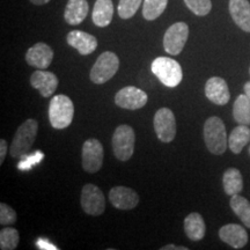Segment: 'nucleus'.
<instances>
[{
    "label": "nucleus",
    "mask_w": 250,
    "mask_h": 250,
    "mask_svg": "<svg viewBox=\"0 0 250 250\" xmlns=\"http://www.w3.org/2000/svg\"><path fill=\"white\" fill-rule=\"evenodd\" d=\"M153 74L160 80L162 85L169 88L179 86L182 81L183 72L181 65L169 57H158L151 65Z\"/></svg>",
    "instance_id": "20e7f679"
},
{
    "label": "nucleus",
    "mask_w": 250,
    "mask_h": 250,
    "mask_svg": "<svg viewBox=\"0 0 250 250\" xmlns=\"http://www.w3.org/2000/svg\"><path fill=\"white\" fill-rule=\"evenodd\" d=\"M20 241L19 232L13 227H5L0 230V249L14 250Z\"/></svg>",
    "instance_id": "bb28decb"
},
{
    "label": "nucleus",
    "mask_w": 250,
    "mask_h": 250,
    "mask_svg": "<svg viewBox=\"0 0 250 250\" xmlns=\"http://www.w3.org/2000/svg\"><path fill=\"white\" fill-rule=\"evenodd\" d=\"M37 131H39V123L36 120L29 118L19 126L14 134L13 142L11 144L9 154L14 159H22L28 155L35 143Z\"/></svg>",
    "instance_id": "f257e3e1"
},
{
    "label": "nucleus",
    "mask_w": 250,
    "mask_h": 250,
    "mask_svg": "<svg viewBox=\"0 0 250 250\" xmlns=\"http://www.w3.org/2000/svg\"><path fill=\"white\" fill-rule=\"evenodd\" d=\"M249 72H250V70H249Z\"/></svg>",
    "instance_id": "4c0bfd02"
},
{
    "label": "nucleus",
    "mask_w": 250,
    "mask_h": 250,
    "mask_svg": "<svg viewBox=\"0 0 250 250\" xmlns=\"http://www.w3.org/2000/svg\"><path fill=\"white\" fill-rule=\"evenodd\" d=\"M161 250H188V248L187 247H176L174 245H168V246L162 247Z\"/></svg>",
    "instance_id": "72a5a7b5"
},
{
    "label": "nucleus",
    "mask_w": 250,
    "mask_h": 250,
    "mask_svg": "<svg viewBox=\"0 0 250 250\" xmlns=\"http://www.w3.org/2000/svg\"><path fill=\"white\" fill-rule=\"evenodd\" d=\"M221 241L235 249H241L248 243V233L246 228L236 224L225 225L219 230Z\"/></svg>",
    "instance_id": "dca6fc26"
},
{
    "label": "nucleus",
    "mask_w": 250,
    "mask_h": 250,
    "mask_svg": "<svg viewBox=\"0 0 250 250\" xmlns=\"http://www.w3.org/2000/svg\"><path fill=\"white\" fill-rule=\"evenodd\" d=\"M143 0H120L118 4V15L122 19H130L137 13Z\"/></svg>",
    "instance_id": "cd10ccee"
},
{
    "label": "nucleus",
    "mask_w": 250,
    "mask_h": 250,
    "mask_svg": "<svg viewBox=\"0 0 250 250\" xmlns=\"http://www.w3.org/2000/svg\"><path fill=\"white\" fill-rule=\"evenodd\" d=\"M74 116V104L72 100L64 94H59L51 99L49 104V121L55 129L62 130L70 126Z\"/></svg>",
    "instance_id": "7ed1b4c3"
},
{
    "label": "nucleus",
    "mask_w": 250,
    "mask_h": 250,
    "mask_svg": "<svg viewBox=\"0 0 250 250\" xmlns=\"http://www.w3.org/2000/svg\"><path fill=\"white\" fill-rule=\"evenodd\" d=\"M249 153H250V147H249Z\"/></svg>",
    "instance_id": "e433bc0d"
},
{
    "label": "nucleus",
    "mask_w": 250,
    "mask_h": 250,
    "mask_svg": "<svg viewBox=\"0 0 250 250\" xmlns=\"http://www.w3.org/2000/svg\"><path fill=\"white\" fill-rule=\"evenodd\" d=\"M136 134L130 125L122 124L112 136V151L120 161L130 160L134 152Z\"/></svg>",
    "instance_id": "423d86ee"
},
{
    "label": "nucleus",
    "mask_w": 250,
    "mask_h": 250,
    "mask_svg": "<svg viewBox=\"0 0 250 250\" xmlns=\"http://www.w3.org/2000/svg\"><path fill=\"white\" fill-rule=\"evenodd\" d=\"M233 116L236 123L250 125V101L246 94L239 95L234 102Z\"/></svg>",
    "instance_id": "393cba45"
},
{
    "label": "nucleus",
    "mask_w": 250,
    "mask_h": 250,
    "mask_svg": "<svg viewBox=\"0 0 250 250\" xmlns=\"http://www.w3.org/2000/svg\"><path fill=\"white\" fill-rule=\"evenodd\" d=\"M187 7L198 17H205L211 12V0H184Z\"/></svg>",
    "instance_id": "c85d7f7f"
},
{
    "label": "nucleus",
    "mask_w": 250,
    "mask_h": 250,
    "mask_svg": "<svg viewBox=\"0 0 250 250\" xmlns=\"http://www.w3.org/2000/svg\"><path fill=\"white\" fill-rule=\"evenodd\" d=\"M120 68V59L111 51H105L96 59L90 70V80L96 85H102L111 79Z\"/></svg>",
    "instance_id": "39448f33"
},
{
    "label": "nucleus",
    "mask_w": 250,
    "mask_h": 250,
    "mask_svg": "<svg viewBox=\"0 0 250 250\" xmlns=\"http://www.w3.org/2000/svg\"><path fill=\"white\" fill-rule=\"evenodd\" d=\"M154 130L162 143H171L176 136V120L174 112L168 108H161L155 112Z\"/></svg>",
    "instance_id": "6e6552de"
},
{
    "label": "nucleus",
    "mask_w": 250,
    "mask_h": 250,
    "mask_svg": "<svg viewBox=\"0 0 250 250\" xmlns=\"http://www.w3.org/2000/svg\"><path fill=\"white\" fill-rule=\"evenodd\" d=\"M81 206L89 215H100L105 210V198L102 190L94 184H86L81 190Z\"/></svg>",
    "instance_id": "9d476101"
},
{
    "label": "nucleus",
    "mask_w": 250,
    "mask_h": 250,
    "mask_svg": "<svg viewBox=\"0 0 250 250\" xmlns=\"http://www.w3.org/2000/svg\"><path fill=\"white\" fill-rule=\"evenodd\" d=\"M168 0H144L143 17L147 21H153L164 13Z\"/></svg>",
    "instance_id": "a878e982"
},
{
    "label": "nucleus",
    "mask_w": 250,
    "mask_h": 250,
    "mask_svg": "<svg viewBox=\"0 0 250 250\" xmlns=\"http://www.w3.org/2000/svg\"><path fill=\"white\" fill-rule=\"evenodd\" d=\"M7 154V143L5 139L0 140V165L5 160V156Z\"/></svg>",
    "instance_id": "2f4dec72"
},
{
    "label": "nucleus",
    "mask_w": 250,
    "mask_h": 250,
    "mask_svg": "<svg viewBox=\"0 0 250 250\" xmlns=\"http://www.w3.org/2000/svg\"><path fill=\"white\" fill-rule=\"evenodd\" d=\"M104 158V151L101 142L98 139H88L83 143L81 160L83 168L87 173H96L101 169Z\"/></svg>",
    "instance_id": "1a4fd4ad"
},
{
    "label": "nucleus",
    "mask_w": 250,
    "mask_h": 250,
    "mask_svg": "<svg viewBox=\"0 0 250 250\" xmlns=\"http://www.w3.org/2000/svg\"><path fill=\"white\" fill-rule=\"evenodd\" d=\"M89 11L87 0H68L64 12L65 21L71 26H77L85 20Z\"/></svg>",
    "instance_id": "6ab92c4d"
},
{
    "label": "nucleus",
    "mask_w": 250,
    "mask_h": 250,
    "mask_svg": "<svg viewBox=\"0 0 250 250\" xmlns=\"http://www.w3.org/2000/svg\"><path fill=\"white\" fill-rule=\"evenodd\" d=\"M58 78L55 73L44 70H37L31 74L30 85L37 89L43 98H50L54 95L58 87Z\"/></svg>",
    "instance_id": "4468645a"
},
{
    "label": "nucleus",
    "mask_w": 250,
    "mask_h": 250,
    "mask_svg": "<svg viewBox=\"0 0 250 250\" xmlns=\"http://www.w3.org/2000/svg\"><path fill=\"white\" fill-rule=\"evenodd\" d=\"M229 13L236 26L250 33V2L248 0H229Z\"/></svg>",
    "instance_id": "a211bd4d"
},
{
    "label": "nucleus",
    "mask_w": 250,
    "mask_h": 250,
    "mask_svg": "<svg viewBox=\"0 0 250 250\" xmlns=\"http://www.w3.org/2000/svg\"><path fill=\"white\" fill-rule=\"evenodd\" d=\"M250 143V129L248 125L240 124L233 129L228 138V147L234 154H240L247 144Z\"/></svg>",
    "instance_id": "4be33fe9"
},
{
    "label": "nucleus",
    "mask_w": 250,
    "mask_h": 250,
    "mask_svg": "<svg viewBox=\"0 0 250 250\" xmlns=\"http://www.w3.org/2000/svg\"><path fill=\"white\" fill-rule=\"evenodd\" d=\"M114 17V4L112 0H96L93 8V22L98 27H107L110 24Z\"/></svg>",
    "instance_id": "412c9836"
},
{
    "label": "nucleus",
    "mask_w": 250,
    "mask_h": 250,
    "mask_svg": "<svg viewBox=\"0 0 250 250\" xmlns=\"http://www.w3.org/2000/svg\"><path fill=\"white\" fill-rule=\"evenodd\" d=\"M230 208L234 213L239 217L246 227L250 228V202L246 199L245 197L240 196L239 193L232 196V199L229 202Z\"/></svg>",
    "instance_id": "b1692460"
},
{
    "label": "nucleus",
    "mask_w": 250,
    "mask_h": 250,
    "mask_svg": "<svg viewBox=\"0 0 250 250\" xmlns=\"http://www.w3.org/2000/svg\"><path fill=\"white\" fill-rule=\"evenodd\" d=\"M67 43L83 56L93 54L98 48L96 37L83 30L70 31L67 35Z\"/></svg>",
    "instance_id": "f3484780"
},
{
    "label": "nucleus",
    "mask_w": 250,
    "mask_h": 250,
    "mask_svg": "<svg viewBox=\"0 0 250 250\" xmlns=\"http://www.w3.org/2000/svg\"><path fill=\"white\" fill-rule=\"evenodd\" d=\"M205 95L212 103L217 105L227 104L230 93L227 83L223 78L212 77L205 83Z\"/></svg>",
    "instance_id": "2eb2a0df"
},
{
    "label": "nucleus",
    "mask_w": 250,
    "mask_h": 250,
    "mask_svg": "<svg viewBox=\"0 0 250 250\" xmlns=\"http://www.w3.org/2000/svg\"><path fill=\"white\" fill-rule=\"evenodd\" d=\"M189 37V27L186 22H176L168 28L164 36V48L171 56L182 52Z\"/></svg>",
    "instance_id": "0eeeda50"
},
{
    "label": "nucleus",
    "mask_w": 250,
    "mask_h": 250,
    "mask_svg": "<svg viewBox=\"0 0 250 250\" xmlns=\"http://www.w3.org/2000/svg\"><path fill=\"white\" fill-rule=\"evenodd\" d=\"M184 232L191 241H201L204 239L206 226L202 215L197 212L187 215L184 219Z\"/></svg>",
    "instance_id": "aec40b11"
},
{
    "label": "nucleus",
    "mask_w": 250,
    "mask_h": 250,
    "mask_svg": "<svg viewBox=\"0 0 250 250\" xmlns=\"http://www.w3.org/2000/svg\"><path fill=\"white\" fill-rule=\"evenodd\" d=\"M42 159H43V153L37 151L36 153H34L33 155L23 156V161H21V164L19 165L18 167H19V169H22V170L30 169L31 166L35 165V164H39Z\"/></svg>",
    "instance_id": "7c9ffc66"
},
{
    "label": "nucleus",
    "mask_w": 250,
    "mask_h": 250,
    "mask_svg": "<svg viewBox=\"0 0 250 250\" xmlns=\"http://www.w3.org/2000/svg\"><path fill=\"white\" fill-rule=\"evenodd\" d=\"M204 140L208 151L223 155L227 149V132L224 122L217 116L208 118L204 124Z\"/></svg>",
    "instance_id": "f03ea898"
},
{
    "label": "nucleus",
    "mask_w": 250,
    "mask_h": 250,
    "mask_svg": "<svg viewBox=\"0 0 250 250\" xmlns=\"http://www.w3.org/2000/svg\"><path fill=\"white\" fill-rule=\"evenodd\" d=\"M31 4L34 5H37V6H41V5H45L48 4L49 1H51V0H29Z\"/></svg>",
    "instance_id": "f704fd0d"
},
{
    "label": "nucleus",
    "mask_w": 250,
    "mask_h": 250,
    "mask_svg": "<svg viewBox=\"0 0 250 250\" xmlns=\"http://www.w3.org/2000/svg\"><path fill=\"white\" fill-rule=\"evenodd\" d=\"M147 100V94L134 86L124 87L115 96V103L118 107L129 109V110H137V109L145 107Z\"/></svg>",
    "instance_id": "9b49d317"
},
{
    "label": "nucleus",
    "mask_w": 250,
    "mask_h": 250,
    "mask_svg": "<svg viewBox=\"0 0 250 250\" xmlns=\"http://www.w3.org/2000/svg\"><path fill=\"white\" fill-rule=\"evenodd\" d=\"M36 246L39 247L40 249H57V248H56V247L52 246L51 243L48 242V241H45L44 239H40V240H37Z\"/></svg>",
    "instance_id": "473e14b6"
},
{
    "label": "nucleus",
    "mask_w": 250,
    "mask_h": 250,
    "mask_svg": "<svg viewBox=\"0 0 250 250\" xmlns=\"http://www.w3.org/2000/svg\"><path fill=\"white\" fill-rule=\"evenodd\" d=\"M224 190L228 196L240 193L243 189V179L239 169L236 168H228L223 176Z\"/></svg>",
    "instance_id": "5701e85b"
},
{
    "label": "nucleus",
    "mask_w": 250,
    "mask_h": 250,
    "mask_svg": "<svg viewBox=\"0 0 250 250\" xmlns=\"http://www.w3.org/2000/svg\"><path fill=\"white\" fill-rule=\"evenodd\" d=\"M15 221H17V212L9 205L1 203L0 204V225L9 226V225H14Z\"/></svg>",
    "instance_id": "c756f323"
},
{
    "label": "nucleus",
    "mask_w": 250,
    "mask_h": 250,
    "mask_svg": "<svg viewBox=\"0 0 250 250\" xmlns=\"http://www.w3.org/2000/svg\"><path fill=\"white\" fill-rule=\"evenodd\" d=\"M52 59H54V50L43 42L36 43L35 45L28 49L26 54L27 64L37 68V70L48 68Z\"/></svg>",
    "instance_id": "f8f14e48"
},
{
    "label": "nucleus",
    "mask_w": 250,
    "mask_h": 250,
    "mask_svg": "<svg viewBox=\"0 0 250 250\" xmlns=\"http://www.w3.org/2000/svg\"><path fill=\"white\" fill-rule=\"evenodd\" d=\"M245 94L247 95V98L249 99V101H250V81H248V83H246L245 85Z\"/></svg>",
    "instance_id": "c9c22d12"
},
{
    "label": "nucleus",
    "mask_w": 250,
    "mask_h": 250,
    "mask_svg": "<svg viewBox=\"0 0 250 250\" xmlns=\"http://www.w3.org/2000/svg\"><path fill=\"white\" fill-rule=\"evenodd\" d=\"M109 201L118 210H132L139 203L138 193L127 187H114L109 192Z\"/></svg>",
    "instance_id": "ddd939ff"
}]
</instances>
